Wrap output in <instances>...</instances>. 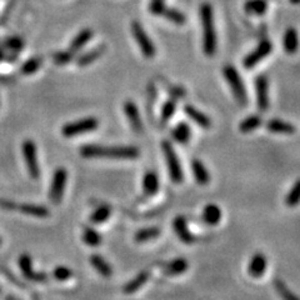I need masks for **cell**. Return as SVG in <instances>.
Wrapping results in <instances>:
<instances>
[{
  "instance_id": "6da1fadb",
  "label": "cell",
  "mask_w": 300,
  "mask_h": 300,
  "mask_svg": "<svg viewBox=\"0 0 300 300\" xmlns=\"http://www.w3.org/2000/svg\"><path fill=\"white\" fill-rule=\"evenodd\" d=\"M83 158H112V159H135L139 157V149L133 145L105 146L88 144L80 148Z\"/></svg>"
},
{
  "instance_id": "7a4b0ae2",
  "label": "cell",
  "mask_w": 300,
  "mask_h": 300,
  "mask_svg": "<svg viewBox=\"0 0 300 300\" xmlns=\"http://www.w3.org/2000/svg\"><path fill=\"white\" fill-rule=\"evenodd\" d=\"M199 15L203 28V52L207 57H213L217 52V34L212 4L203 3L199 8Z\"/></svg>"
},
{
  "instance_id": "3957f363",
  "label": "cell",
  "mask_w": 300,
  "mask_h": 300,
  "mask_svg": "<svg viewBox=\"0 0 300 300\" xmlns=\"http://www.w3.org/2000/svg\"><path fill=\"white\" fill-rule=\"evenodd\" d=\"M223 75H224L226 83L230 86L231 93H233L234 98L240 105L248 104V94H246L245 85L241 75L236 70L234 65H225L223 69Z\"/></svg>"
},
{
  "instance_id": "277c9868",
  "label": "cell",
  "mask_w": 300,
  "mask_h": 300,
  "mask_svg": "<svg viewBox=\"0 0 300 300\" xmlns=\"http://www.w3.org/2000/svg\"><path fill=\"white\" fill-rule=\"evenodd\" d=\"M162 150L163 154H164L170 179H172L174 184H181L184 180L183 168H181L180 160H179L178 155H176L175 150L173 148V144L169 140H163Z\"/></svg>"
},
{
  "instance_id": "5b68a950",
  "label": "cell",
  "mask_w": 300,
  "mask_h": 300,
  "mask_svg": "<svg viewBox=\"0 0 300 300\" xmlns=\"http://www.w3.org/2000/svg\"><path fill=\"white\" fill-rule=\"evenodd\" d=\"M99 126V120L94 117L83 118L76 122L68 123L62 128V134L65 138H73V136L83 135V134L91 133L96 130Z\"/></svg>"
},
{
  "instance_id": "8992f818",
  "label": "cell",
  "mask_w": 300,
  "mask_h": 300,
  "mask_svg": "<svg viewBox=\"0 0 300 300\" xmlns=\"http://www.w3.org/2000/svg\"><path fill=\"white\" fill-rule=\"evenodd\" d=\"M131 33H133L134 39H135L136 44L140 48L141 53L145 58H153L155 55V46L153 44L152 39L146 33V30L144 29V26L141 25V23H139L138 20H134L130 25Z\"/></svg>"
},
{
  "instance_id": "52a82bcc",
  "label": "cell",
  "mask_w": 300,
  "mask_h": 300,
  "mask_svg": "<svg viewBox=\"0 0 300 300\" xmlns=\"http://www.w3.org/2000/svg\"><path fill=\"white\" fill-rule=\"evenodd\" d=\"M68 173L65 168H57L53 175L52 185L49 190V199L52 200L53 204L58 205L62 203L63 195H64L65 185H67Z\"/></svg>"
},
{
  "instance_id": "ba28073f",
  "label": "cell",
  "mask_w": 300,
  "mask_h": 300,
  "mask_svg": "<svg viewBox=\"0 0 300 300\" xmlns=\"http://www.w3.org/2000/svg\"><path fill=\"white\" fill-rule=\"evenodd\" d=\"M23 155H24V160L26 168H28V173L34 180L39 179L40 176V167L38 163V155H36V145L33 140L28 139L23 143Z\"/></svg>"
},
{
  "instance_id": "9c48e42d",
  "label": "cell",
  "mask_w": 300,
  "mask_h": 300,
  "mask_svg": "<svg viewBox=\"0 0 300 300\" xmlns=\"http://www.w3.org/2000/svg\"><path fill=\"white\" fill-rule=\"evenodd\" d=\"M273 50V44L272 41L269 40H263L255 46L253 52H250L243 60V64L246 69H250V68H254L255 65L259 64L264 58H267L268 55L272 53Z\"/></svg>"
},
{
  "instance_id": "30bf717a",
  "label": "cell",
  "mask_w": 300,
  "mask_h": 300,
  "mask_svg": "<svg viewBox=\"0 0 300 300\" xmlns=\"http://www.w3.org/2000/svg\"><path fill=\"white\" fill-rule=\"evenodd\" d=\"M18 264H19L23 276H24L26 280L36 281V283H45L48 280V275L45 273L34 272L33 260H31V257L29 254L20 255L19 259H18Z\"/></svg>"
},
{
  "instance_id": "8fae6325",
  "label": "cell",
  "mask_w": 300,
  "mask_h": 300,
  "mask_svg": "<svg viewBox=\"0 0 300 300\" xmlns=\"http://www.w3.org/2000/svg\"><path fill=\"white\" fill-rule=\"evenodd\" d=\"M255 95L259 110L267 112L269 108V93H268V78L264 74L255 78Z\"/></svg>"
},
{
  "instance_id": "7c38bea8",
  "label": "cell",
  "mask_w": 300,
  "mask_h": 300,
  "mask_svg": "<svg viewBox=\"0 0 300 300\" xmlns=\"http://www.w3.org/2000/svg\"><path fill=\"white\" fill-rule=\"evenodd\" d=\"M124 113L129 120V124L134 129L135 133H141L143 131V120H141L139 108L133 100H126L124 103Z\"/></svg>"
},
{
  "instance_id": "4fadbf2b",
  "label": "cell",
  "mask_w": 300,
  "mask_h": 300,
  "mask_svg": "<svg viewBox=\"0 0 300 300\" xmlns=\"http://www.w3.org/2000/svg\"><path fill=\"white\" fill-rule=\"evenodd\" d=\"M173 228H174V231L176 236L179 238V240L184 244H190L195 243V236L190 233L188 228V223H186V219L183 217V215H178L175 218L174 222H173Z\"/></svg>"
},
{
  "instance_id": "5bb4252c",
  "label": "cell",
  "mask_w": 300,
  "mask_h": 300,
  "mask_svg": "<svg viewBox=\"0 0 300 300\" xmlns=\"http://www.w3.org/2000/svg\"><path fill=\"white\" fill-rule=\"evenodd\" d=\"M267 257L263 253L258 252L255 254H253V257L250 258L249 264H248V273L252 278L258 279L260 276L264 275L265 270H267Z\"/></svg>"
},
{
  "instance_id": "9a60e30c",
  "label": "cell",
  "mask_w": 300,
  "mask_h": 300,
  "mask_svg": "<svg viewBox=\"0 0 300 300\" xmlns=\"http://www.w3.org/2000/svg\"><path fill=\"white\" fill-rule=\"evenodd\" d=\"M184 113H185L196 125H199L200 128L209 129L210 126H212V120H210V118L203 112H200L198 108H195L194 105L186 104L185 107H184Z\"/></svg>"
},
{
  "instance_id": "2e32d148",
  "label": "cell",
  "mask_w": 300,
  "mask_h": 300,
  "mask_svg": "<svg viewBox=\"0 0 300 300\" xmlns=\"http://www.w3.org/2000/svg\"><path fill=\"white\" fill-rule=\"evenodd\" d=\"M222 209H220L217 204H214V203H210V204L205 205L204 209H203L202 212L203 222L208 225H218L220 223V220H222Z\"/></svg>"
},
{
  "instance_id": "e0dca14e",
  "label": "cell",
  "mask_w": 300,
  "mask_h": 300,
  "mask_svg": "<svg viewBox=\"0 0 300 300\" xmlns=\"http://www.w3.org/2000/svg\"><path fill=\"white\" fill-rule=\"evenodd\" d=\"M93 36H94V31L91 30V29L89 28L83 29V30H80L78 34H76L75 38L72 40L69 50L72 53H74V54L75 53L80 52V50L83 49L84 46L91 40V39H93Z\"/></svg>"
},
{
  "instance_id": "ac0fdd59",
  "label": "cell",
  "mask_w": 300,
  "mask_h": 300,
  "mask_svg": "<svg viewBox=\"0 0 300 300\" xmlns=\"http://www.w3.org/2000/svg\"><path fill=\"white\" fill-rule=\"evenodd\" d=\"M268 131H270V133H274V134H284V135H290V134H294L295 133V126L293 124H290V123H286L284 122V120H280V119H270L268 120L267 124Z\"/></svg>"
},
{
  "instance_id": "d6986e66",
  "label": "cell",
  "mask_w": 300,
  "mask_h": 300,
  "mask_svg": "<svg viewBox=\"0 0 300 300\" xmlns=\"http://www.w3.org/2000/svg\"><path fill=\"white\" fill-rule=\"evenodd\" d=\"M105 52V45H98L91 50H88V52L83 53V54L79 55L76 58V64L79 67H88V65L93 64L95 60H98Z\"/></svg>"
},
{
  "instance_id": "ffe728a7",
  "label": "cell",
  "mask_w": 300,
  "mask_h": 300,
  "mask_svg": "<svg viewBox=\"0 0 300 300\" xmlns=\"http://www.w3.org/2000/svg\"><path fill=\"white\" fill-rule=\"evenodd\" d=\"M143 189H144V195L150 196L155 195L159 190V176L153 170H149L144 174L143 178Z\"/></svg>"
},
{
  "instance_id": "44dd1931",
  "label": "cell",
  "mask_w": 300,
  "mask_h": 300,
  "mask_svg": "<svg viewBox=\"0 0 300 300\" xmlns=\"http://www.w3.org/2000/svg\"><path fill=\"white\" fill-rule=\"evenodd\" d=\"M172 136L178 144H188L191 139V128L185 122L178 123L172 129Z\"/></svg>"
},
{
  "instance_id": "7402d4cb",
  "label": "cell",
  "mask_w": 300,
  "mask_h": 300,
  "mask_svg": "<svg viewBox=\"0 0 300 300\" xmlns=\"http://www.w3.org/2000/svg\"><path fill=\"white\" fill-rule=\"evenodd\" d=\"M189 263L185 258H175V259L170 260L164 268V273L167 275H180L188 270Z\"/></svg>"
},
{
  "instance_id": "603a6c76",
  "label": "cell",
  "mask_w": 300,
  "mask_h": 300,
  "mask_svg": "<svg viewBox=\"0 0 300 300\" xmlns=\"http://www.w3.org/2000/svg\"><path fill=\"white\" fill-rule=\"evenodd\" d=\"M90 264L93 265L94 269L99 273L103 278H110L113 275V268L102 255L93 254L90 257Z\"/></svg>"
},
{
  "instance_id": "cb8c5ba5",
  "label": "cell",
  "mask_w": 300,
  "mask_h": 300,
  "mask_svg": "<svg viewBox=\"0 0 300 300\" xmlns=\"http://www.w3.org/2000/svg\"><path fill=\"white\" fill-rule=\"evenodd\" d=\"M148 280H149L148 272L139 273L135 278H133L130 281H128V283L125 284L124 288H123V291H124V294H128V295L129 294L136 293V291H139L144 285H145Z\"/></svg>"
},
{
  "instance_id": "d4e9b609",
  "label": "cell",
  "mask_w": 300,
  "mask_h": 300,
  "mask_svg": "<svg viewBox=\"0 0 300 300\" xmlns=\"http://www.w3.org/2000/svg\"><path fill=\"white\" fill-rule=\"evenodd\" d=\"M191 169H193L194 178H195L196 183L199 185H207L210 181V175L208 169L205 168V165L203 164V162L200 159H194L191 162Z\"/></svg>"
},
{
  "instance_id": "484cf974",
  "label": "cell",
  "mask_w": 300,
  "mask_h": 300,
  "mask_svg": "<svg viewBox=\"0 0 300 300\" xmlns=\"http://www.w3.org/2000/svg\"><path fill=\"white\" fill-rule=\"evenodd\" d=\"M18 209L19 212H22L23 214L26 215H31V217L35 218H46L50 215L49 209L44 205H38V204H20L18 205Z\"/></svg>"
},
{
  "instance_id": "4316f807",
  "label": "cell",
  "mask_w": 300,
  "mask_h": 300,
  "mask_svg": "<svg viewBox=\"0 0 300 300\" xmlns=\"http://www.w3.org/2000/svg\"><path fill=\"white\" fill-rule=\"evenodd\" d=\"M283 45L285 52L288 54H294L298 50V33L294 28H289L286 29L285 34H284V40H283Z\"/></svg>"
},
{
  "instance_id": "83f0119b",
  "label": "cell",
  "mask_w": 300,
  "mask_h": 300,
  "mask_svg": "<svg viewBox=\"0 0 300 300\" xmlns=\"http://www.w3.org/2000/svg\"><path fill=\"white\" fill-rule=\"evenodd\" d=\"M159 235V228H157V226H149V228H143L140 229V230L136 231L134 239H135L136 243L143 244L148 243L150 240H154V239H157Z\"/></svg>"
},
{
  "instance_id": "f1b7e54d",
  "label": "cell",
  "mask_w": 300,
  "mask_h": 300,
  "mask_svg": "<svg viewBox=\"0 0 300 300\" xmlns=\"http://www.w3.org/2000/svg\"><path fill=\"white\" fill-rule=\"evenodd\" d=\"M162 15L167 20H169L170 23L175 25H184L186 23V17L183 12L175 9V8L165 7L164 10L162 12Z\"/></svg>"
},
{
  "instance_id": "f546056e",
  "label": "cell",
  "mask_w": 300,
  "mask_h": 300,
  "mask_svg": "<svg viewBox=\"0 0 300 300\" xmlns=\"http://www.w3.org/2000/svg\"><path fill=\"white\" fill-rule=\"evenodd\" d=\"M244 9H245L248 14L262 17L267 12L268 4L265 0H248L245 5H244Z\"/></svg>"
},
{
  "instance_id": "4dcf8cb0",
  "label": "cell",
  "mask_w": 300,
  "mask_h": 300,
  "mask_svg": "<svg viewBox=\"0 0 300 300\" xmlns=\"http://www.w3.org/2000/svg\"><path fill=\"white\" fill-rule=\"evenodd\" d=\"M262 124H263L262 117L255 114L249 115V117H246L245 119L239 124V130L244 134H248V133H252V131H254L255 129L259 128Z\"/></svg>"
},
{
  "instance_id": "1f68e13d",
  "label": "cell",
  "mask_w": 300,
  "mask_h": 300,
  "mask_svg": "<svg viewBox=\"0 0 300 300\" xmlns=\"http://www.w3.org/2000/svg\"><path fill=\"white\" fill-rule=\"evenodd\" d=\"M83 241L90 248H96V246L102 244L103 238L95 229L86 226V228H84L83 231Z\"/></svg>"
},
{
  "instance_id": "d6a6232c",
  "label": "cell",
  "mask_w": 300,
  "mask_h": 300,
  "mask_svg": "<svg viewBox=\"0 0 300 300\" xmlns=\"http://www.w3.org/2000/svg\"><path fill=\"white\" fill-rule=\"evenodd\" d=\"M110 215H112V208L109 205H99L90 215V222L93 224H103L109 219Z\"/></svg>"
},
{
  "instance_id": "836d02e7",
  "label": "cell",
  "mask_w": 300,
  "mask_h": 300,
  "mask_svg": "<svg viewBox=\"0 0 300 300\" xmlns=\"http://www.w3.org/2000/svg\"><path fill=\"white\" fill-rule=\"evenodd\" d=\"M43 65V58L41 57H33L28 59L20 68V72L23 75H33L38 72Z\"/></svg>"
},
{
  "instance_id": "e575fe53",
  "label": "cell",
  "mask_w": 300,
  "mask_h": 300,
  "mask_svg": "<svg viewBox=\"0 0 300 300\" xmlns=\"http://www.w3.org/2000/svg\"><path fill=\"white\" fill-rule=\"evenodd\" d=\"M176 110V103L174 99H168L164 104L162 105V110H160V122L163 124L169 122L172 119L173 115L175 114Z\"/></svg>"
},
{
  "instance_id": "d590c367",
  "label": "cell",
  "mask_w": 300,
  "mask_h": 300,
  "mask_svg": "<svg viewBox=\"0 0 300 300\" xmlns=\"http://www.w3.org/2000/svg\"><path fill=\"white\" fill-rule=\"evenodd\" d=\"M52 58L54 64L65 65L74 59V53H72L70 50H59V52L53 53Z\"/></svg>"
},
{
  "instance_id": "8d00e7d4",
  "label": "cell",
  "mask_w": 300,
  "mask_h": 300,
  "mask_svg": "<svg viewBox=\"0 0 300 300\" xmlns=\"http://www.w3.org/2000/svg\"><path fill=\"white\" fill-rule=\"evenodd\" d=\"M299 198H300V181L296 180L295 184L293 185V188L290 189V191H289L288 195H286L285 204L290 208L296 207V205L299 204Z\"/></svg>"
},
{
  "instance_id": "74e56055",
  "label": "cell",
  "mask_w": 300,
  "mask_h": 300,
  "mask_svg": "<svg viewBox=\"0 0 300 300\" xmlns=\"http://www.w3.org/2000/svg\"><path fill=\"white\" fill-rule=\"evenodd\" d=\"M274 285H275L276 291H278L279 295L283 298V300H298V296L289 290V288L285 285V284H284L283 280H280V279H276Z\"/></svg>"
},
{
  "instance_id": "f35d334b",
  "label": "cell",
  "mask_w": 300,
  "mask_h": 300,
  "mask_svg": "<svg viewBox=\"0 0 300 300\" xmlns=\"http://www.w3.org/2000/svg\"><path fill=\"white\" fill-rule=\"evenodd\" d=\"M53 276L54 279H57L58 281H65L69 280L73 276V272L70 268L65 267V265H58V267L54 268L53 270Z\"/></svg>"
},
{
  "instance_id": "ab89813d",
  "label": "cell",
  "mask_w": 300,
  "mask_h": 300,
  "mask_svg": "<svg viewBox=\"0 0 300 300\" xmlns=\"http://www.w3.org/2000/svg\"><path fill=\"white\" fill-rule=\"evenodd\" d=\"M5 46L10 50V52H20L24 48V41L19 36H10L5 40Z\"/></svg>"
},
{
  "instance_id": "60d3db41",
  "label": "cell",
  "mask_w": 300,
  "mask_h": 300,
  "mask_svg": "<svg viewBox=\"0 0 300 300\" xmlns=\"http://www.w3.org/2000/svg\"><path fill=\"white\" fill-rule=\"evenodd\" d=\"M165 8V0H150L149 12L153 15H162Z\"/></svg>"
},
{
  "instance_id": "b9f144b4",
  "label": "cell",
  "mask_w": 300,
  "mask_h": 300,
  "mask_svg": "<svg viewBox=\"0 0 300 300\" xmlns=\"http://www.w3.org/2000/svg\"><path fill=\"white\" fill-rule=\"evenodd\" d=\"M0 207L4 208V209H7V210H14V209H17L18 205L15 204L14 202H12V200L0 199Z\"/></svg>"
},
{
  "instance_id": "7bdbcfd3",
  "label": "cell",
  "mask_w": 300,
  "mask_h": 300,
  "mask_svg": "<svg viewBox=\"0 0 300 300\" xmlns=\"http://www.w3.org/2000/svg\"><path fill=\"white\" fill-rule=\"evenodd\" d=\"M4 59H5V53H4V50L0 48V62H2V60H4Z\"/></svg>"
},
{
  "instance_id": "ee69618b",
  "label": "cell",
  "mask_w": 300,
  "mask_h": 300,
  "mask_svg": "<svg viewBox=\"0 0 300 300\" xmlns=\"http://www.w3.org/2000/svg\"><path fill=\"white\" fill-rule=\"evenodd\" d=\"M291 2H293V3H294V4H296V3H298V2H299V0H291Z\"/></svg>"
},
{
  "instance_id": "f6af8a7d",
  "label": "cell",
  "mask_w": 300,
  "mask_h": 300,
  "mask_svg": "<svg viewBox=\"0 0 300 300\" xmlns=\"http://www.w3.org/2000/svg\"><path fill=\"white\" fill-rule=\"evenodd\" d=\"M2 243H3V241H2V238H0V245H2Z\"/></svg>"
}]
</instances>
